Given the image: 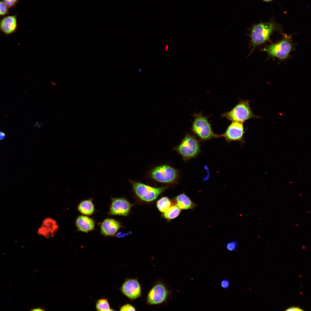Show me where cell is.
Returning <instances> with one entry per match:
<instances>
[{
  "mask_svg": "<svg viewBox=\"0 0 311 311\" xmlns=\"http://www.w3.org/2000/svg\"><path fill=\"white\" fill-rule=\"evenodd\" d=\"M263 1L266 2H270L272 1L273 0H262Z\"/></svg>",
  "mask_w": 311,
  "mask_h": 311,
  "instance_id": "4dcf8cb0",
  "label": "cell"
},
{
  "mask_svg": "<svg viewBox=\"0 0 311 311\" xmlns=\"http://www.w3.org/2000/svg\"><path fill=\"white\" fill-rule=\"evenodd\" d=\"M175 149L185 160L196 157L200 151L198 140L194 136L189 134L186 135L181 143Z\"/></svg>",
  "mask_w": 311,
  "mask_h": 311,
  "instance_id": "8992f818",
  "label": "cell"
},
{
  "mask_svg": "<svg viewBox=\"0 0 311 311\" xmlns=\"http://www.w3.org/2000/svg\"><path fill=\"white\" fill-rule=\"evenodd\" d=\"M122 227L121 223L117 220L112 218H106L100 225V233L105 236H113Z\"/></svg>",
  "mask_w": 311,
  "mask_h": 311,
  "instance_id": "7c38bea8",
  "label": "cell"
},
{
  "mask_svg": "<svg viewBox=\"0 0 311 311\" xmlns=\"http://www.w3.org/2000/svg\"><path fill=\"white\" fill-rule=\"evenodd\" d=\"M194 117L192 130L201 140L205 141L221 137V134H217L214 132L208 117L204 116L202 113L195 114Z\"/></svg>",
  "mask_w": 311,
  "mask_h": 311,
  "instance_id": "3957f363",
  "label": "cell"
},
{
  "mask_svg": "<svg viewBox=\"0 0 311 311\" xmlns=\"http://www.w3.org/2000/svg\"><path fill=\"white\" fill-rule=\"evenodd\" d=\"M172 204V201L169 198L164 196L157 201L156 206L158 211L163 213L166 211Z\"/></svg>",
  "mask_w": 311,
  "mask_h": 311,
  "instance_id": "d6986e66",
  "label": "cell"
},
{
  "mask_svg": "<svg viewBox=\"0 0 311 311\" xmlns=\"http://www.w3.org/2000/svg\"><path fill=\"white\" fill-rule=\"evenodd\" d=\"M244 123L232 122L227 126L224 133L221 134L228 143L232 141L244 143V135L245 133Z\"/></svg>",
  "mask_w": 311,
  "mask_h": 311,
  "instance_id": "ba28073f",
  "label": "cell"
},
{
  "mask_svg": "<svg viewBox=\"0 0 311 311\" xmlns=\"http://www.w3.org/2000/svg\"><path fill=\"white\" fill-rule=\"evenodd\" d=\"M238 243L236 240H232L228 242L226 245L227 249L229 251H235L236 250Z\"/></svg>",
  "mask_w": 311,
  "mask_h": 311,
  "instance_id": "7402d4cb",
  "label": "cell"
},
{
  "mask_svg": "<svg viewBox=\"0 0 311 311\" xmlns=\"http://www.w3.org/2000/svg\"><path fill=\"white\" fill-rule=\"evenodd\" d=\"M75 223L79 231L86 233L93 230L94 229L95 224L93 219L83 215H80L77 218Z\"/></svg>",
  "mask_w": 311,
  "mask_h": 311,
  "instance_id": "9a60e30c",
  "label": "cell"
},
{
  "mask_svg": "<svg viewBox=\"0 0 311 311\" xmlns=\"http://www.w3.org/2000/svg\"></svg>",
  "mask_w": 311,
  "mask_h": 311,
  "instance_id": "1f68e13d",
  "label": "cell"
},
{
  "mask_svg": "<svg viewBox=\"0 0 311 311\" xmlns=\"http://www.w3.org/2000/svg\"><path fill=\"white\" fill-rule=\"evenodd\" d=\"M78 210L82 214L90 215L95 211L94 205L92 198L82 201L78 206Z\"/></svg>",
  "mask_w": 311,
  "mask_h": 311,
  "instance_id": "e0dca14e",
  "label": "cell"
},
{
  "mask_svg": "<svg viewBox=\"0 0 311 311\" xmlns=\"http://www.w3.org/2000/svg\"><path fill=\"white\" fill-rule=\"evenodd\" d=\"M130 232H128L126 233H124L122 234V233L120 232L118 233H117L116 234V236L118 238H121L124 237L125 236L128 235Z\"/></svg>",
  "mask_w": 311,
  "mask_h": 311,
  "instance_id": "4316f807",
  "label": "cell"
},
{
  "mask_svg": "<svg viewBox=\"0 0 311 311\" xmlns=\"http://www.w3.org/2000/svg\"><path fill=\"white\" fill-rule=\"evenodd\" d=\"M168 46L167 45H166L165 50V51H167L168 50Z\"/></svg>",
  "mask_w": 311,
  "mask_h": 311,
  "instance_id": "f546056e",
  "label": "cell"
},
{
  "mask_svg": "<svg viewBox=\"0 0 311 311\" xmlns=\"http://www.w3.org/2000/svg\"><path fill=\"white\" fill-rule=\"evenodd\" d=\"M250 101L240 99L230 111L222 114L221 117L230 121L243 123L252 118H260L253 113L249 104Z\"/></svg>",
  "mask_w": 311,
  "mask_h": 311,
  "instance_id": "7a4b0ae2",
  "label": "cell"
},
{
  "mask_svg": "<svg viewBox=\"0 0 311 311\" xmlns=\"http://www.w3.org/2000/svg\"><path fill=\"white\" fill-rule=\"evenodd\" d=\"M220 284L222 288L224 289H226L229 287L230 284L228 280L224 279L221 280Z\"/></svg>",
  "mask_w": 311,
  "mask_h": 311,
  "instance_id": "d4e9b609",
  "label": "cell"
},
{
  "mask_svg": "<svg viewBox=\"0 0 311 311\" xmlns=\"http://www.w3.org/2000/svg\"><path fill=\"white\" fill-rule=\"evenodd\" d=\"M9 7L3 1H0V16H4L9 13Z\"/></svg>",
  "mask_w": 311,
  "mask_h": 311,
  "instance_id": "44dd1931",
  "label": "cell"
},
{
  "mask_svg": "<svg viewBox=\"0 0 311 311\" xmlns=\"http://www.w3.org/2000/svg\"><path fill=\"white\" fill-rule=\"evenodd\" d=\"M174 202L181 210L193 209L197 206L185 193L179 194L175 198Z\"/></svg>",
  "mask_w": 311,
  "mask_h": 311,
  "instance_id": "2e32d148",
  "label": "cell"
},
{
  "mask_svg": "<svg viewBox=\"0 0 311 311\" xmlns=\"http://www.w3.org/2000/svg\"><path fill=\"white\" fill-rule=\"evenodd\" d=\"M17 27L16 15L5 16L0 20V30L6 35L15 32Z\"/></svg>",
  "mask_w": 311,
  "mask_h": 311,
  "instance_id": "4fadbf2b",
  "label": "cell"
},
{
  "mask_svg": "<svg viewBox=\"0 0 311 311\" xmlns=\"http://www.w3.org/2000/svg\"><path fill=\"white\" fill-rule=\"evenodd\" d=\"M286 311H303V310H302L300 308L298 307H290L287 309L286 310Z\"/></svg>",
  "mask_w": 311,
  "mask_h": 311,
  "instance_id": "484cf974",
  "label": "cell"
},
{
  "mask_svg": "<svg viewBox=\"0 0 311 311\" xmlns=\"http://www.w3.org/2000/svg\"><path fill=\"white\" fill-rule=\"evenodd\" d=\"M136 197L143 202H149L155 200L166 189L165 187H155L143 183L128 180Z\"/></svg>",
  "mask_w": 311,
  "mask_h": 311,
  "instance_id": "277c9868",
  "label": "cell"
},
{
  "mask_svg": "<svg viewBox=\"0 0 311 311\" xmlns=\"http://www.w3.org/2000/svg\"><path fill=\"white\" fill-rule=\"evenodd\" d=\"M120 311H136L135 307L131 304L127 303L121 306L120 308Z\"/></svg>",
  "mask_w": 311,
  "mask_h": 311,
  "instance_id": "603a6c76",
  "label": "cell"
},
{
  "mask_svg": "<svg viewBox=\"0 0 311 311\" xmlns=\"http://www.w3.org/2000/svg\"><path fill=\"white\" fill-rule=\"evenodd\" d=\"M181 211V209L176 204H172L166 211L162 213V217L170 220L177 217Z\"/></svg>",
  "mask_w": 311,
  "mask_h": 311,
  "instance_id": "ac0fdd59",
  "label": "cell"
},
{
  "mask_svg": "<svg viewBox=\"0 0 311 311\" xmlns=\"http://www.w3.org/2000/svg\"><path fill=\"white\" fill-rule=\"evenodd\" d=\"M279 25L274 21L260 22L253 25L249 29L248 35L250 52L249 56L258 46L269 41L271 35L280 29Z\"/></svg>",
  "mask_w": 311,
  "mask_h": 311,
  "instance_id": "6da1fadb",
  "label": "cell"
},
{
  "mask_svg": "<svg viewBox=\"0 0 311 311\" xmlns=\"http://www.w3.org/2000/svg\"><path fill=\"white\" fill-rule=\"evenodd\" d=\"M168 291L166 287L161 283L155 285L148 293L147 297V304L158 305L164 303L167 299Z\"/></svg>",
  "mask_w": 311,
  "mask_h": 311,
  "instance_id": "30bf717a",
  "label": "cell"
},
{
  "mask_svg": "<svg viewBox=\"0 0 311 311\" xmlns=\"http://www.w3.org/2000/svg\"><path fill=\"white\" fill-rule=\"evenodd\" d=\"M9 8L15 7L19 0H3Z\"/></svg>",
  "mask_w": 311,
  "mask_h": 311,
  "instance_id": "cb8c5ba5",
  "label": "cell"
},
{
  "mask_svg": "<svg viewBox=\"0 0 311 311\" xmlns=\"http://www.w3.org/2000/svg\"><path fill=\"white\" fill-rule=\"evenodd\" d=\"M120 289L124 295L132 300L141 295V286L136 278L126 279Z\"/></svg>",
  "mask_w": 311,
  "mask_h": 311,
  "instance_id": "8fae6325",
  "label": "cell"
},
{
  "mask_svg": "<svg viewBox=\"0 0 311 311\" xmlns=\"http://www.w3.org/2000/svg\"><path fill=\"white\" fill-rule=\"evenodd\" d=\"M31 310V311H43V310H44L43 309L41 308L40 307H38V308H34L32 309Z\"/></svg>",
  "mask_w": 311,
  "mask_h": 311,
  "instance_id": "f1b7e54d",
  "label": "cell"
},
{
  "mask_svg": "<svg viewBox=\"0 0 311 311\" xmlns=\"http://www.w3.org/2000/svg\"><path fill=\"white\" fill-rule=\"evenodd\" d=\"M5 134L2 131H0V140H2L5 138Z\"/></svg>",
  "mask_w": 311,
  "mask_h": 311,
  "instance_id": "83f0119b",
  "label": "cell"
},
{
  "mask_svg": "<svg viewBox=\"0 0 311 311\" xmlns=\"http://www.w3.org/2000/svg\"><path fill=\"white\" fill-rule=\"evenodd\" d=\"M58 228V226L55 221L51 218H46L39 228L38 233L45 238H50L53 236Z\"/></svg>",
  "mask_w": 311,
  "mask_h": 311,
  "instance_id": "5bb4252c",
  "label": "cell"
},
{
  "mask_svg": "<svg viewBox=\"0 0 311 311\" xmlns=\"http://www.w3.org/2000/svg\"><path fill=\"white\" fill-rule=\"evenodd\" d=\"M95 308L97 311H113L110 307L108 299L106 298H101L96 301Z\"/></svg>",
  "mask_w": 311,
  "mask_h": 311,
  "instance_id": "ffe728a7",
  "label": "cell"
},
{
  "mask_svg": "<svg viewBox=\"0 0 311 311\" xmlns=\"http://www.w3.org/2000/svg\"><path fill=\"white\" fill-rule=\"evenodd\" d=\"M109 214L110 215L127 216L133 204L124 197H111Z\"/></svg>",
  "mask_w": 311,
  "mask_h": 311,
  "instance_id": "9c48e42d",
  "label": "cell"
},
{
  "mask_svg": "<svg viewBox=\"0 0 311 311\" xmlns=\"http://www.w3.org/2000/svg\"><path fill=\"white\" fill-rule=\"evenodd\" d=\"M151 177L155 181L162 183H171L175 181L178 176L177 171L168 165H163L153 168L151 172Z\"/></svg>",
  "mask_w": 311,
  "mask_h": 311,
  "instance_id": "52a82bcc",
  "label": "cell"
},
{
  "mask_svg": "<svg viewBox=\"0 0 311 311\" xmlns=\"http://www.w3.org/2000/svg\"><path fill=\"white\" fill-rule=\"evenodd\" d=\"M293 49L290 35H285L281 40L266 46L263 50L270 57L283 60L288 58Z\"/></svg>",
  "mask_w": 311,
  "mask_h": 311,
  "instance_id": "5b68a950",
  "label": "cell"
}]
</instances>
